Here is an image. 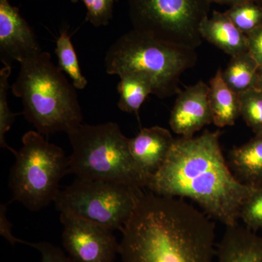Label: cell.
Listing matches in <instances>:
<instances>
[{
  "label": "cell",
  "mask_w": 262,
  "mask_h": 262,
  "mask_svg": "<svg viewBox=\"0 0 262 262\" xmlns=\"http://www.w3.org/2000/svg\"><path fill=\"white\" fill-rule=\"evenodd\" d=\"M241 117L256 136H262V91L253 89L239 95Z\"/></svg>",
  "instance_id": "22"
},
{
  "label": "cell",
  "mask_w": 262,
  "mask_h": 262,
  "mask_svg": "<svg viewBox=\"0 0 262 262\" xmlns=\"http://www.w3.org/2000/svg\"><path fill=\"white\" fill-rule=\"evenodd\" d=\"M72 3H83L86 8L85 21L95 27H106L113 18L116 0H70Z\"/></svg>",
  "instance_id": "23"
},
{
  "label": "cell",
  "mask_w": 262,
  "mask_h": 262,
  "mask_svg": "<svg viewBox=\"0 0 262 262\" xmlns=\"http://www.w3.org/2000/svg\"><path fill=\"white\" fill-rule=\"evenodd\" d=\"M248 52L262 69V24L247 34Z\"/></svg>",
  "instance_id": "26"
},
{
  "label": "cell",
  "mask_w": 262,
  "mask_h": 262,
  "mask_svg": "<svg viewBox=\"0 0 262 262\" xmlns=\"http://www.w3.org/2000/svg\"><path fill=\"white\" fill-rule=\"evenodd\" d=\"M217 262H262V236L237 225L226 227Z\"/></svg>",
  "instance_id": "13"
},
{
  "label": "cell",
  "mask_w": 262,
  "mask_h": 262,
  "mask_svg": "<svg viewBox=\"0 0 262 262\" xmlns=\"http://www.w3.org/2000/svg\"><path fill=\"white\" fill-rule=\"evenodd\" d=\"M202 39L233 57L248 51L247 35L241 32L225 13L213 11L200 27Z\"/></svg>",
  "instance_id": "14"
},
{
  "label": "cell",
  "mask_w": 262,
  "mask_h": 262,
  "mask_svg": "<svg viewBox=\"0 0 262 262\" xmlns=\"http://www.w3.org/2000/svg\"><path fill=\"white\" fill-rule=\"evenodd\" d=\"M62 243L75 262H114L120 251L113 231L90 221L61 213Z\"/></svg>",
  "instance_id": "9"
},
{
  "label": "cell",
  "mask_w": 262,
  "mask_h": 262,
  "mask_svg": "<svg viewBox=\"0 0 262 262\" xmlns=\"http://www.w3.org/2000/svg\"><path fill=\"white\" fill-rule=\"evenodd\" d=\"M41 253V262H75L70 256H67L61 248L48 242L32 244Z\"/></svg>",
  "instance_id": "25"
},
{
  "label": "cell",
  "mask_w": 262,
  "mask_h": 262,
  "mask_svg": "<svg viewBox=\"0 0 262 262\" xmlns=\"http://www.w3.org/2000/svg\"><path fill=\"white\" fill-rule=\"evenodd\" d=\"M4 67L0 70V146L16 154L17 151L6 143L5 135L11 128L15 117L21 113H13L8 103V91L9 89V77L11 74V66L8 62L3 61Z\"/></svg>",
  "instance_id": "20"
},
{
  "label": "cell",
  "mask_w": 262,
  "mask_h": 262,
  "mask_svg": "<svg viewBox=\"0 0 262 262\" xmlns=\"http://www.w3.org/2000/svg\"><path fill=\"white\" fill-rule=\"evenodd\" d=\"M35 34L9 0H0V53L5 58L22 60L42 52Z\"/></svg>",
  "instance_id": "11"
},
{
  "label": "cell",
  "mask_w": 262,
  "mask_h": 262,
  "mask_svg": "<svg viewBox=\"0 0 262 262\" xmlns=\"http://www.w3.org/2000/svg\"><path fill=\"white\" fill-rule=\"evenodd\" d=\"M174 141L171 133L160 126L144 127L129 139L130 154L148 182L166 161Z\"/></svg>",
  "instance_id": "12"
},
{
  "label": "cell",
  "mask_w": 262,
  "mask_h": 262,
  "mask_svg": "<svg viewBox=\"0 0 262 262\" xmlns=\"http://www.w3.org/2000/svg\"><path fill=\"white\" fill-rule=\"evenodd\" d=\"M19 63L12 93L21 99L22 115L37 132L44 136L67 133L82 123L75 88L54 65L48 52H40Z\"/></svg>",
  "instance_id": "3"
},
{
  "label": "cell",
  "mask_w": 262,
  "mask_h": 262,
  "mask_svg": "<svg viewBox=\"0 0 262 262\" xmlns=\"http://www.w3.org/2000/svg\"><path fill=\"white\" fill-rule=\"evenodd\" d=\"M67 134L72 148L67 175L146 189L147 179L134 162L129 139L117 123H81Z\"/></svg>",
  "instance_id": "5"
},
{
  "label": "cell",
  "mask_w": 262,
  "mask_h": 262,
  "mask_svg": "<svg viewBox=\"0 0 262 262\" xmlns=\"http://www.w3.org/2000/svg\"><path fill=\"white\" fill-rule=\"evenodd\" d=\"M123 262H213L215 225L182 198L141 189L121 230Z\"/></svg>",
  "instance_id": "1"
},
{
  "label": "cell",
  "mask_w": 262,
  "mask_h": 262,
  "mask_svg": "<svg viewBox=\"0 0 262 262\" xmlns=\"http://www.w3.org/2000/svg\"><path fill=\"white\" fill-rule=\"evenodd\" d=\"M239 219L251 230L262 229V187L256 188L245 201L239 212Z\"/></svg>",
  "instance_id": "24"
},
{
  "label": "cell",
  "mask_w": 262,
  "mask_h": 262,
  "mask_svg": "<svg viewBox=\"0 0 262 262\" xmlns=\"http://www.w3.org/2000/svg\"><path fill=\"white\" fill-rule=\"evenodd\" d=\"M259 1H261V0H208L211 4L216 3V4L229 5L230 7L241 4V3H247V2H257V3H259Z\"/></svg>",
  "instance_id": "28"
},
{
  "label": "cell",
  "mask_w": 262,
  "mask_h": 262,
  "mask_svg": "<svg viewBox=\"0 0 262 262\" xmlns=\"http://www.w3.org/2000/svg\"><path fill=\"white\" fill-rule=\"evenodd\" d=\"M196 50L165 42L132 29L110 46L105 56L106 73L142 76L160 98L180 92V77L196 64Z\"/></svg>",
  "instance_id": "4"
},
{
  "label": "cell",
  "mask_w": 262,
  "mask_h": 262,
  "mask_svg": "<svg viewBox=\"0 0 262 262\" xmlns=\"http://www.w3.org/2000/svg\"><path fill=\"white\" fill-rule=\"evenodd\" d=\"M227 162L239 182L253 188L262 187V136L231 149Z\"/></svg>",
  "instance_id": "15"
},
{
  "label": "cell",
  "mask_w": 262,
  "mask_h": 262,
  "mask_svg": "<svg viewBox=\"0 0 262 262\" xmlns=\"http://www.w3.org/2000/svg\"><path fill=\"white\" fill-rule=\"evenodd\" d=\"M220 130L176 139L166 161L146 189L159 195L188 198L225 227L237 225L241 207L256 188L239 182L220 146Z\"/></svg>",
  "instance_id": "2"
},
{
  "label": "cell",
  "mask_w": 262,
  "mask_h": 262,
  "mask_svg": "<svg viewBox=\"0 0 262 262\" xmlns=\"http://www.w3.org/2000/svg\"><path fill=\"white\" fill-rule=\"evenodd\" d=\"M133 29L196 50L200 27L208 17V0H127Z\"/></svg>",
  "instance_id": "8"
},
{
  "label": "cell",
  "mask_w": 262,
  "mask_h": 262,
  "mask_svg": "<svg viewBox=\"0 0 262 262\" xmlns=\"http://www.w3.org/2000/svg\"><path fill=\"white\" fill-rule=\"evenodd\" d=\"M209 101L213 123L215 126H232L241 117L239 95L226 84L221 69L210 81Z\"/></svg>",
  "instance_id": "16"
},
{
  "label": "cell",
  "mask_w": 262,
  "mask_h": 262,
  "mask_svg": "<svg viewBox=\"0 0 262 262\" xmlns=\"http://www.w3.org/2000/svg\"><path fill=\"white\" fill-rule=\"evenodd\" d=\"M119 77L118 107L125 113L134 114L139 118L141 105L149 95L153 94L152 85L145 77L136 74H125Z\"/></svg>",
  "instance_id": "18"
},
{
  "label": "cell",
  "mask_w": 262,
  "mask_h": 262,
  "mask_svg": "<svg viewBox=\"0 0 262 262\" xmlns=\"http://www.w3.org/2000/svg\"><path fill=\"white\" fill-rule=\"evenodd\" d=\"M141 189L118 183L77 178L60 189L53 203L63 214L121 231L134 212Z\"/></svg>",
  "instance_id": "7"
},
{
  "label": "cell",
  "mask_w": 262,
  "mask_h": 262,
  "mask_svg": "<svg viewBox=\"0 0 262 262\" xmlns=\"http://www.w3.org/2000/svg\"><path fill=\"white\" fill-rule=\"evenodd\" d=\"M44 136L35 130L24 134L23 146L15 155L8 182L12 201H18L32 211L54 202L68 169V158L63 150Z\"/></svg>",
  "instance_id": "6"
},
{
  "label": "cell",
  "mask_w": 262,
  "mask_h": 262,
  "mask_svg": "<svg viewBox=\"0 0 262 262\" xmlns=\"http://www.w3.org/2000/svg\"><path fill=\"white\" fill-rule=\"evenodd\" d=\"M260 68L248 52L231 57L222 76L226 84L234 93L241 94L256 89Z\"/></svg>",
  "instance_id": "17"
},
{
  "label": "cell",
  "mask_w": 262,
  "mask_h": 262,
  "mask_svg": "<svg viewBox=\"0 0 262 262\" xmlns=\"http://www.w3.org/2000/svg\"><path fill=\"white\" fill-rule=\"evenodd\" d=\"M7 207H8V204L0 205V234L12 246H14L16 244H22L32 246V243L19 239L12 234L13 226L7 218Z\"/></svg>",
  "instance_id": "27"
},
{
  "label": "cell",
  "mask_w": 262,
  "mask_h": 262,
  "mask_svg": "<svg viewBox=\"0 0 262 262\" xmlns=\"http://www.w3.org/2000/svg\"><path fill=\"white\" fill-rule=\"evenodd\" d=\"M212 122L209 86L200 81L179 92L169 120L175 134L182 137H192Z\"/></svg>",
  "instance_id": "10"
},
{
  "label": "cell",
  "mask_w": 262,
  "mask_h": 262,
  "mask_svg": "<svg viewBox=\"0 0 262 262\" xmlns=\"http://www.w3.org/2000/svg\"><path fill=\"white\" fill-rule=\"evenodd\" d=\"M55 53L58 58V67L70 77L74 87L79 90L85 89L88 80L81 72L78 58L67 27L61 29L59 37L56 40Z\"/></svg>",
  "instance_id": "19"
},
{
  "label": "cell",
  "mask_w": 262,
  "mask_h": 262,
  "mask_svg": "<svg viewBox=\"0 0 262 262\" xmlns=\"http://www.w3.org/2000/svg\"><path fill=\"white\" fill-rule=\"evenodd\" d=\"M225 13L237 28L246 35L262 24V5L257 2L233 5Z\"/></svg>",
  "instance_id": "21"
},
{
  "label": "cell",
  "mask_w": 262,
  "mask_h": 262,
  "mask_svg": "<svg viewBox=\"0 0 262 262\" xmlns=\"http://www.w3.org/2000/svg\"><path fill=\"white\" fill-rule=\"evenodd\" d=\"M256 89L262 91V69H260L257 83H256Z\"/></svg>",
  "instance_id": "29"
}]
</instances>
